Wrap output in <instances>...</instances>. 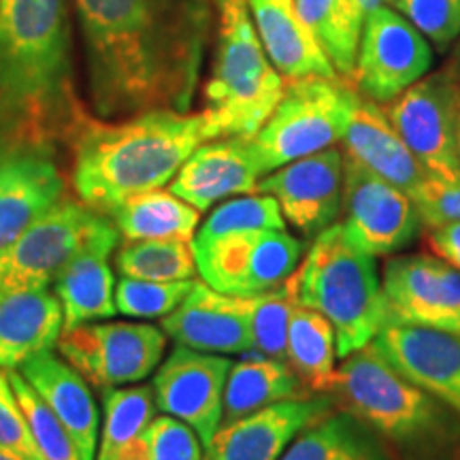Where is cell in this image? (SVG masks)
Instances as JSON below:
<instances>
[{
  "label": "cell",
  "instance_id": "obj_1",
  "mask_svg": "<svg viewBox=\"0 0 460 460\" xmlns=\"http://www.w3.org/2000/svg\"><path fill=\"white\" fill-rule=\"evenodd\" d=\"M96 118L186 111L199 82L205 11L199 0H73Z\"/></svg>",
  "mask_w": 460,
  "mask_h": 460
},
{
  "label": "cell",
  "instance_id": "obj_2",
  "mask_svg": "<svg viewBox=\"0 0 460 460\" xmlns=\"http://www.w3.org/2000/svg\"><path fill=\"white\" fill-rule=\"evenodd\" d=\"M85 113L71 0H0V139L68 146Z\"/></svg>",
  "mask_w": 460,
  "mask_h": 460
},
{
  "label": "cell",
  "instance_id": "obj_3",
  "mask_svg": "<svg viewBox=\"0 0 460 460\" xmlns=\"http://www.w3.org/2000/svg\"><path fill=\"white\" fill-rule=\"evenodd\" d=\"M205 113L149 109L122 119L85 113L68 139L71 188L82 203L111 214L126 199L169 183L200 143Z\"/></svg>",
  "mask_w": 460,
  "mask_h": 460
},
{
  "label": "cell",
  "instance_id": "obj_4",
  "mask_svg": "<svg viewBox=\"0 0 460 460\" xmlns=\"http://www.w3.org/2000/svg\"><path fill=\"white\" fill-rule=\"evenodd\" d=\"M329 396L377 435L394 460H460V416L367 345L345 356Z\"/></svg>",
  "mask_w": 460,
  "mask_h": 460
},
{
  "label": "cell",
  "instance_id": "obj_5",
  "mask_svg": "<svg viewBox=\"0 0 460 460\" xmlns=\"http://www.w3.org/2000/svg\"><path fill=\"white\" fill-rule=\"evenodd\" d=\"M284 286L295 305L314 309L331 322L341 358L371 345L384 329L382 281L376 262L349 243L339 222L314 239Z\"/></svg>",
  "mask_w": 460,
  "mask_h": 460
},
{
  "label": "cell",
  "instance_id": "obj_6",
  "mask_svg": "<svg viewBox=\"0 0 460 460\" xmlns=\"http://www.w3.org/2000/svg\"><path fill=\"white\" fill-rule=\"evenodd\" d=\"M284 90L286 79L262 48L247 0H220V31L203 109L211 139L254 137Z\"/></svg>",
  "mask_w": 460,
  "mask_h": 460
},
{
  "label": "cell",
  "instance_id": "obj_7",
  "mask_svg": "<svg viewBox=\"0 0 460 460\" xmlns=\"http://www.w3.org/2000/svg\"><path fill=\"white\" fill-rule=\"evenodd\" d=\"M358 96L339 77L290 79L271 118L252 137L262 177L341 141Z\"/></svg>",
  "mask_w": 460,
  "mask_h": 460
},
{
  "label": "cell",
  "instance_id": "obj_8",
  "mask_svg": "<svg viewBox=\"0 0 460 460\" xmlns=\"http://www.w3.org/2000/svg\"><path fill=\"white\" fill-rule=\"evenodd\" d=\"M197 273L207 286L234 296L271 292L295 273L303 258V241L286 228L224 233L214 239H192Z\"/></svg>",
  "mask_w": 460,
  "mask_h": 460
},
{
  "label": "cell",
  "instance_id": "obj_9",
  "mask_svg": "<svg viewBox=\"0 0 460 460\" xmlns=\"http://www.w3.org/2000/svg\"><path fill=\"white\" fill-rule=\"evenodd\" d=\"M113 224L77 197H66L0 252V290H48L58 273Z\"/></svg>",
  "mask_w": 460,
  "mask_h": 460
},
{
  "label": "cell",
  "instance_id": "obj_10",
  "mask_svg": "<svg viewBox=\"0 0 460 460\" xmlns=\"http://www.w3.org/2000/svg\"><path fill=\"white\" fill-rule=\"evenodd\" d=\"M384 109L430 180L460 183V77L450 66L424 75Z\"/></svg>",
  "mask_w": 460,
  "mask_h": 460
},
{
  "label": "cell",
  "instance_id": "obj_11",
  "mask_svg": "<svg viewBox=\"0 0 460 460\" xmlns=\"http://www.w3.org/2000/svg\"><path fill=\"white\" fill-rule=\"evenodd\" d=\"M58 349L96 390L122 388L152 376L166 352L160 326L139 322H90L62 331Z\"/></svg>",
  "mask_w": 460,
  "mask_h": 460
},
{
  "label": "cell",
  "instance_id": "obj_12",
  "mask_svg": "<svg viewBox=\"0 0 460 460\" xmlns=\"http://www.w3.org/2000/svg\"><path fill=\"white\" fill-rule=\"evenodd\" d=\"M341 228L362 254L393 256L410 247L424 226L418 205L407 192L343 154Z\"/></svg>",
  "mask_w": 460,
  "mask_h": 460
},
{
  "label": "cell",
  "instance_id": "obj_13",
  "mask_svg": "<svg viewBox=\"0 0 460 460\" xmlns=\"http://www.w3.org/2000/svg\"><path fill=\"white\" fill-rule=\"evenodd\" d=\"M424 34L396 9L377 7L362 26L358 58L349 85L362 99L388 105L433 66Z\"/></svg>",
  "mask_w": 460,
  "mask_h": 460
},
{
  "label": "cell",
  "instance_id": "obj_14",
  "mask_svg": "<svg viewBox=\"0 0 460 460\" xmlns=\"http://www.w3.org/2000/svg\"><path fill=\"white\" fill-rule=\"evenodd\" d=\"M382 298L384 326H430L460 335V271L441 258H390L384 267Z\"/></svg>",
  "mask_w": 460,
  "mask_h": 460
},
{
  "label": "cell",
  "instance_id": "obj_15",
  "mask_svg": "<svg viewBox=\"0 0 460 460\" xmlns=\"http://www.w3.org/2000/svg\"><path fill=\"white\" fill-rule=\"evenodd\" d=\"M65 197L56 146L0 139V252Z\"/></svg>",
  "mask_w": 460,
  "mask_h": 460
},
{
  "label": "cell",
  "instance_id": "obj_16",
  "mask_svg": "<svg viewBox=\"0 0 460 460\" xmlns=\"http://www.w3.org/2000/svg\"><path fill=\"white\" fill-rule=\"evenodd\" d=\"M230 360L177 345L154 376V401L166 416L188 424L207 447L222 427Z\"/></svg>",
  "mask_w": 460,
  "mask_h": 460
},
{
  "label": "cell",
  "instance_id": "obj_17",
  "mask_svg": "<svg viewBox=\"0 0 460 460\" xmlns=\"http://www.w3.org/2000/svg\"><path fill=\"white\" fill-rule=\"evenodd\" d=\"M256 192L271 194L284 220L303 239H315L337 224L343 209V154L339 147L322 149L261 177Z\"/></svg>",
  "mask_w": 460,
  "mask_h": 460
},
{
  "label": "cell",
  "instance_id": "obj_18",
  "mask_svg": "<svg viewBox=\"0 0 460 460\" xmlns=\"http://www.w3.org/2000/svg\"><path fill=\"white\" fill-rule=\"evenodd\" d=\"M160 329L177 345L207 354H247L252 343V296L224 295L205 281H194L186 298Z\"/></svg>",
  "mask_w": 460,
  "mask_h": 460
},
{
  "label": "cell",
  "instance_id": "obj_19",
  "mask_svg": "<svg viewBox=\"0 0 460 460\" xmlns=\"http://www.w3.org/2000/svg\"><path fill=\"white\" fill-rule=\"evenodd\" d=\"M329 394L288 399L222 424L205 447V460H279L295 437L335 410Z\"/></svg>",
  "mask_w": 460,
  "mask_h": 460
},
{
  "label": "cell",
  "instance_id": "obj_20",
  "mask_svg": "<svg viewBox=\"0 0 460 460\" xmlns=\"http://www.w3.org/2000/svg\"><path fill=\"white\" fill-rule=\"evenodd\" d=\"M373 348L396 371L460 416V335L430 326L388 324Z\"/></svg>",
  "mask_w": 460,
  "mask_h": 460
},
{
  "label": "cell",
  "instance_id": "obj_21",
  "mask_svg": "<svg viewBox=\"0 0 460 460\" xmlns=\"http://www.w3.org/2000/svg\"><path fill=\"white\" fill-rule=\"evenodd\" d=\"M262 171L252 137H220L200 143L171 180V192L199 211L224 199L256 192Z\"/></svg>",
  "mask_w": 460,
  "mask_h": 460
},
{
  "label": "cell",
  "instance_id": "obj_22",
  "mask_svg": "<svg viewBox=\"0 0 460 460\" xmlns=\"http://www.w3.org/2000/svg\"><path fill=\"white\" fill-rule=\"evenodd\" d=\"M341 143L345 156L401 188L410 197L430 180L379 102L358 96L343 130Z\"/></svg>",
  "mask_w": 460,
  "mask_h": 460
},
{
  "label": "cell",
  "instance_id": "obj_23",
  "mask_svg": "<svg viewBox=\"0 0 460 460\" xmlns=\"http://www.w3.org/2000/svg\"><path fill=\"white\" fill-rule=\"evenodd\" d=\"M20 373L71 435L79 460H96L101 413L82 373L75 371L51 349L28 358L20 367Z\"/></svg>",
  "mask_w": 460,
  "mask_h": 460
},
{
  "label": "cell",
  "instance_id": "obj_24",
  "mask_svg": "<svg viewBox=\"0 0 460 460\" xmlns=\"http://www.w3.org/2000/svg\"><path fill=\"white\" fill-rule=\"evenodd\" d=\"M119 243V230L115 224L96 234L88 245L58 273L54 292L60 301L65 329L109 320L118 314L115 307V279L109 258Z\"/></svg>",
  "mask_w": 460,
  "mask_h": 460
},
{
  "label": "cell",
  "instance_id": "obj_25",
  "mask_svg": "<svg viewBox=\"0 0 460 460\" xmlns=\"http://www.w3.org/2000/svg\"><path fill=\"white\" fill-rule=\"evenodd\" d=\"M65 329L60 301L48 290H0V369H20L58 345Z\"/></svg>",
  "mask_w": 460,
  "mask_h": 460
},
{
  "label": "cell",
  "instance_id": "obj_26",
  "mask_svg": "<svg viewBox=\"0 0 460 460\" xmlns=\"http://www.w3.org/2000/svg\"><path fill=\"white\" fill-rule=\"evenodd\" d=\"M256 32L269 60L286 82L305 77H339L335 68L298 20L295 4L284 0H247Z\"/></svg>",
  "mask_w": 460,
  "mask_h": 460
},
{
  "label": "cell",
  "instance_id": "obj_27",
  "mask_svg": "<svg viewBox=\"0 0 460 460\" xmlns=\"http://www.w3.org/2000/svg\"><path fill=\"white\" fill-rule=\"evenodd\" d=\"M309 394L298 382L295 371L284 360L247 358L230 367L224 388L222 424L250 416L262 407L288 399H303Z\"/></svg>",
  "mask_w": 460,
  "mask_h": 460
},
{
  "label": "cell",
  "instance_id": "obj_28",
  "mask_svg": "<svg viewBox=\"0 0 460 460\" xmlns=\"http://www.w3.org/2000/svg\"><path fill=\"white\" fill-rule=\"evenodd\" d=\"M279 460H394L386 446L356 420L335 407L295 437Z\"/></svg>",
  "mask_w": 460,
  "mask_h": 460
},
{
  "label": "cell",
  "instance_id": "obj_29",
  "mask_svg": "<svg viewBox=\"0 0 460 460\" xmlns=\"http://www.w3.org/2000/svg\"><path fill=\"white\" fill-rule=\"evenodd\" d=\"M126 241H190L197 234L200 211L164 190H147L126 199L109 214Z\"/></svg>",
  "mask_w": 460,
  "mask_h": 460
},
{
  "label": "cell",
  "instance_id": "obj_30",
  "mask_svg": "<svg viewBox=\"0 0 460 460\" xmlns=\"http://www.w3.org/2000/svg\"><path fill=\"white\" fill-rule=\"evenodd\" d=\"M286 362L309 394L331 393L337 371V337L324 315L295 305L288 324Z\"/></svg>",
  "mask_w": 460,
  "mask_h": 460
},
{
  "label": "cell",
  "instance_id": "obj_31",
  "mask_svg": "<svg viewBox=\"0 0 460 460\" xmlns=\"http://www.w3.org/2000/svg\"><path fill=\"white\" fill-rule=\"evenodd\" d=\"M295 11L339 79L352 82L365 26V15L356 0H295Z\"/></svg>",
  "mask_w": 460,
  "mask_h": 460
},
{
  "label": "cell",
  "instance_id": "obj_32",
  "mask_svg": "<svg viewBox=\"0 0 460 460\" xmlns=\"http://www.w3.org/2000/svg\"><path fill=\"white\" fill-rule=\"evenodd\" d=\"M102 435L96 460H143L146 433L156 418L152 386L102 390Z\"/></svg>",
  "mask_w": 460,
  "mask_h": 460
},
{
  "label": "cell",
  "instance_id": "obj_33",
  "mask_svg": "<svg viewBox=\"0 0 460 460\" xmlns=\"http://www.w3.org/2000/svg\"><path fill=\"white\" fill-rule=\"evenodd\" d=\"M115 267L122 278L149 281H183L197 275L192 247L186 241H124L115 252Z\"/></svg>",
  "mask_w": 460,
  "mask_h": 460
},
{
  "label": "cell",
  "instance_id": "obj_34",
  "mask_svg": "<svg viewBox=\"0 0 460 460\" xmlns=\"http://www.w3.org/2000/svg\"><path fill=\"white\" fill-rule=\"evenodd\" d=\"M9 382L13 393L20 401L22 411H24L28 427H31L32 439L45 460H79L77 447H75L71 435L62 427L49 405L39 396L28 379L20 371L7 369Z\"/></svg>",
  "mask_w": 460,
  "mask_h": 460
},
{
  "label": "cell",
  "instance_id": "obj_35",
  "mask_svg": "<svg viewBox=\"0 0 460 460\" xmlns=\"http://www.w3.org/2000/svg\"><path fill=\"white\" fill-rule=\"evenodd\" d=\"M256 228H286L279 203L271 194H250V197L230 199L211 211L194 239H214L224 233Z\"/></svg>",
  "mask_w": 460,
  "mask_h": 460
},
{
  "label": "cell",
  "instance_id": "obj_36",
  "mask_svg": "<svg viewBox=\"0 0 460 460\" xmlns=\"http://www.w3.org/2000/svg\"><path fill=\"white\" fill-rule=\"evenodd\" d=\"M192 284V279L149 281L122 278L115 286V307H118V314L126 318H164L186 298Z\"/></svg>",
  "mask_w": 460,
  "mask_h": 460
},
{
  "label": "cell",
  "instance_id": "obj_37",
  "mask_svg": "<svg viewBox=\"0 0 460 460\" xmlns=\"http://www.w3.org/2000/svg\"><path fill=\"white\" fill-rule=\"evenodd\" d=\"M295 301L281 284L271 292L252 296V343L254 352L267 358L286 362L288 324H290Z\"/></svg>",
  "mask_w": 460,
  "mask_h": 460
},
{
  "label": "cell",
  "instance_id": "obj_38",
  "mask_svg": "<svg viewBox=\"0 0 460 460\" xmlns=\"http://www.w3.org/2000/svg\"><path fill=\"white\" fill-rule=\"evenodd\" d=\"M393 4L439 51L458 41L460 0H393Z\"/></svg>",
  "mask_w": 460,
  "mask_h": 460
},
{
  "label": "cell",
  "instance_id": "obj_39",
  "mask_svg": "<svg viewBox=\"0 0 460 460\" xmlns=\"http://www.w3.org/2000/svg\"><path fill=\"white\" fill-rule=\"evenodd\" d=\"M203 441L172 416L152 420L146 433V460H205Z\"/></svg>",
  "mask_w": 460,
  "mask_h": 460
},
{
  "label": "cell",
  "instance_id": "obj_40",
  "mask_svg": "<svg viewBox=\"0 0 460 460\" xmlns=\"http://www.w3.org/2000/svg\"><path fill=\"white\" fill-rule=\"evenodd\" d=\"M0 450L17 454L24 460H45L34 444L31 427L11 386L7 371H0Z\"/></svg>",
  "mask_w": 460,
  "mask_h": 460
},
{
  "label": "cell",
  "instance_id": "obj_41",
  "mask_svg": "<svg viewBox=\"0 0 460 460\" xmlns=\"http://www.w3.org/2000/svg\"><path fill=\"white\" fill-rule=\"evenodd\" d=\"M424 226L460 222V183H444L429 180L413 194Z\"/></svg>",
  "mask_w": 460,
  "mask_h": 460
},
{
  "label": "cell",
  "instance_id": "obj_42",
  "mask_svg": "<svg viewBox=\"0 0 460 460\" xmlns=\"http://www.w3.org/2000/svg\"><path fill=\"white\" fill-rule=\"evenodd\" d=\"M430 252L460 271V222H446L427 226Z\"/></svg>",
  "mask_w": 460,
  "mask_h": 460
},
{
  "label": "cell",
  "instance_id": "obj_43",
  "mask_svg": "<svg viewBox=\"0 0 460 460\" xmlns=\"http://www.w3.org/2000/svg\"><path fill=\"white\" fill-rule=\"evenodd\" d=\"M384 3H386V0H356V4H358L362 11V15H365V20H367V15L373 13L377 7H382Z\"/></svg>",
  "mask_w": 460,
  "mask_h": 460
},
{
  "label": "cell",
  "instance_id": "obj_44",
  "mask_svg": "<svg viewBox=\"0 0 460 460\" xmlns=\"http://www.w3.org/2000/svg\"><path fill=\"white\" fill-rule=\"evenodd\" d=\"M452 68L454 73L458 75L460 77V39H458V43H456V48H454V51H452V58H450V65H447Z\"/></svg>",
  "mask_w": 460,
  "mask_h": 460
},
{
  "label": "cell",
  "instance_id": "obj_45",
  "mask_svg": "<svg viewBox=\"0 0 460 460\" xmlns=\"http://www.w3.org/2000/svg\"><path fill=\"white\" fill-rule=\"evenodd\" d=\"M0 460H24V458H20L17 454H11L7 450H0Z\"/></svg>",
  "mask_w": 460,
  "mask_h": 460
},
{
  "label": "cell",
  "instance_id": "obj_46",
  "mask_svg": "<svg viewBox=\"0 0 460 460\" xmlns=\"http://www.w3.org/2000/svg\"><path fill=\"white\" fill-rule=\"evenodd\" d=\"M458 156H460V143H458Z\"/></svg>",
  "mask_w": 460,
  "mask_h": 460
},
{
  "label": "cell",
  "instance_id": "obj_47",
  "mask_svg": "<svg viewBox=\"0 0 460 460\" xmlns=\"http://www.w3.org/2000/svg\"><path fill=\"white\" fill-rule=\"evenodd\" d=\"M386 3H393V0H386Z\"/></svg>",
  "mask_w": 460,
  "mask_h": 460
}]
</instances>
